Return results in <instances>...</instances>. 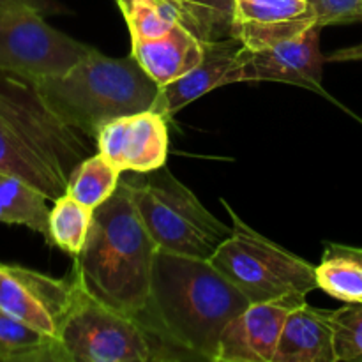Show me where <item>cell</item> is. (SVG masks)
Instances as JSON below:
<instances>
[{"instance_id": "18", "label": "cell", "mask_w": 362, "mask_h": 362, "mask_svg": "<svg viewBox=\"0 0 362 362\" xmlns=\"http://www.w3.org/2000/svg\"><path fill=\"white\" fill-rule=\"evenodd\" d=\"M317 286L341 303H362V262L341 244H325L324 257L315 267Z\"/></svg>"}, {"instance_id": "6", "label": "cell", "mask_w": 362, "mask_h": 362, "mask_svg": "<svg viewBox=\"0 0 362 362\" xmlns=\"http://www.w3.org/2000/svg\"><path fill=\"white\" fill-rule=\"evenodd\" d=\"M221 202L233 221L232 233L211 257L212 265L250 303H306V297L318 288L313 265L258 233Z\"/></svg>"}, {"instance_id": "20", "label": "cell", "mask_w": 362, "mask_h": 362, "mask_svg": "<svg viewBox=\"0 0 362 362\" xmlns=\"http://www.w3.org/2000/svg\"><path fill=\"white\" fill-rule=\"evenodd\" d=\"M94 218V209L87 207L71 194H62L49 207V246L76 258L85 247Z\"/></svg>"}, {"instance_id": "21", "label": "cell", "mask_w": 362, "mask_h": 362, "mask_svg": "<svg viewBox=\"0 0 362 362\" xmlns=\"http://www.w3.org/2000/svg\"><path fill=\"white\" fill-rule=\"evenodd\" d=\"M120 172L99 152L90 154L78 165L67 186V194L90 209H98L117 191Z\"/></svg>"}, {"instance_id": "13", "label": "cell", "mask_w": 362, "mask_h": 362, "mask_svg": "<svg viewBox=\"0 0 362 362\" xmlns=\"http://www.w3.org/2000/svg\"><path fill=\"white\" fill-rule=\"evenodd\" d=\"M315 25L310 0H233L232 35L247 49L297 37Z\"/></svg>"}, {"instance_id": "15", "label": "cell", "mask_w": 362, "mask_h": 362, "mask_svg": "<svg viewBox=\"0 0 362 362\" xmlns=\"http://www.w3.org/2000/svg\"><path fill=\"white\" fill-rule=\"evenodd\" d=\"M243 48L244 45L237 37L207 41L200 64L177 80L161 85L152 108L170 119L207 92L237 83V67Z\"/></svg>"}, {"instance_id": "3", "label": "cell", "mask_w": 362, "mask_h": 362, "mask_svg": "<svg viewBox=\"0 0 362 362\" xmlns=\"http://www.w3.org/2000/svg\"><path fill=\"white\" fill-rule=\"evenodd\" d=\"M92 138L64 124L35 95L30 83L11 76L0 87V172L18 177L49 202L67 186Z\"/></svg>"}, {"instance_id": "4", "label": "cell", "mask_w": 362, "mask_h": 362, "mask_svg": "<svg viewBox=\"0 0 362 362\" xmlns=\"http://www.w3.org/2000/svg\"><path fill=\"white\" fill-rule=\"evenodd\" d=\"M30 85L53 115L92 140L110 120L152 108L159 92L133 55L115 59L95 48L67 73Z\"/></svg>"}, {"instance_id": "23", "label": "cell", "mask_w": 362, "mask_h": 362, "mask_svg": "<svg viewBox=\"0 0 362 362\" xmlns=\"http://www.w3.org/2000/svg\"><path fill=\"white\" fill-rule=\"evenodd\" d=\"M334 354L338 361H362V303L332 311Z\"/></svg>"}, {"instance_id": "19", "label": "cell", "mask_w": 362, "mask_h": 362, "mask_svg": "<svg viewBox=\"0 0 362 362\" xmlns=\"http://www.w3.org/2000/svg\"><path fill=\"white\" fill-rule=\"evenodd\" d=\"M0 362H59L57 339L0 310Z\"/></svg>"}, {"instance_id": "26", "label": "cell", "mask_w": 362, "mask_h": 362, "mask_svg": "<svg viewBox=\"0 0 362 362\" xmlns=\"http://www.w3.org/2000/svg\"><path fill=\"white\" fill-rule=\"evenodd\" d=\"M357 60H362V41L346 48L334 49L325 57V62H357Z\"/></svg>"}, {"instance_id": "14", "label": "cell", "mask_w": 362, "mask_h": 362, "mask_svg": "<svg viewBox=\"0 0 362 362\" xmlns=\"http://www.w3.org/2000/svg\"><path fill=\"white\" fill-rule=\"evenodd\" d=\"M293 308L251 303L223 329L214 362H274L283 325Z\"/></svg>"}, {"instance_id": "25", "label": "cell", "mask_w": 362, "mask_h": 362, "mask_svg": "<svg viewBox=\"0 0 362 362\" xmlns=\"http://www.w3.org/2000/svg\"><path fill=\"white\" fill-rule=\"evenodd\" d=\"M2 9H32L45 14V16L60 14L67 11L57 0H0V11Z\"/></svg>"}, {"instance_id": "24", "label": "cell", "mask_w": 362, "mask_h": 362, "mask_svg": "<svg viewBox=\"0 0 362 362\" xmlns=\"http://www.w3.org/2000/svg\"><path fill=\"white\" fill-rule=\"evenodd\" d=\"M318 27L362 21V0H310Z\"/></svg>"}, {"instance_id": "8", "label": "cell", "mask_w": 362, "mask_h": 362, "mask_svg": "<svg viewBox=\"0 0 362 362\" xmlns=\"http://www.w3.org/2000/svg\"><path fill=\"white\" fill-rule=\"evenodd\" d=\"M129 28L131 55L161 87L204 59V45L168 0H115Z\"/></svg>"}, {"instance_id": "17", "label": "cell", "mask_w": 362, "mask_h": 362, "mask_svg": "<svg viewBox=\"0 0 362 362\" xmlns=\"http://www.w3.org/2000/svg\"><path fill=\"white\" fill-rule=\"evenodd\" d=\"M48 198L18 177L0 172V223L20 225L49 240Z\"/></svg>"}, {"instance_id": "16", "label": "cell", "mask_w": 362, "mask_h": 362, "mask_svg": "<svg viewBox=\"0 0 362 362\" xmlns=\"http://www.w3.org/2000/svg\"><path fill=\"white\" fill-rule=\"evenodd\" d=\"M274 362H336L332 311L308 303L286 317Z\"/></svg>"}, {"instance_id": "27", "label": "cell", "mask_w": 362, "mask_h": 362, "mask_svg": "<svg viewBox=\"0 0 362 362\" xmlns=\"http://www.w3.org/2000/svg\"><path fill=\"white\" fill-rule=\"evenodd\" d=\"M343 250L346 251V253H350L352 257H356L357 260L362 262V247H356V246H345V244H341Z\"/></svg>"}, {"instance_id": "12", "label": "cell", "mask_w": 362, "mask_h": 362, "mask_svg": "<svg viewBox=\"0 0 362 362\" xmlns=\"http://www.w3.org/2000/svg\"><path fill=\"white\" fill-rule=\"evenodd\" d=\"M95 148L122 173L154 172L168 159V119L148 108L110 120L95 134Z\"/></svg>"}, {"instance_id": "9", "label": "cell", "mask_w": 362, "mask_h": 362, "mask_svg": "<svg viewBox=\"0 0 362 362\" xmlns=\"http://www.w3.org/2000/svg\"><path fill=\"white\" fill-rule=\"evenodd\" d=\"M92 49L32 9L0 11V73L35 83L67 73Z\"/></svg>"}, {"instance_id": "5", "label": "cell", "mask_w": 362, "mask_h": 362, "mask_svg": "<svg viewBox=\"0 0 362 362\" xmlns=\"http://www.w3.org/2000/svg\"><path fill=\"white\" fill-rule=\"evenodd\" d=\"M76 278L74 300L57 336L59 362H152L180 357L148 331L138 318L92 296L83 279Z\"/></svg>"}, {"instance_id": "7", "label": "cell", "mask_w": 362, "mask_h": 362, "mask_svg": "<svg viewBox=\"0 0 362 362\" xmlns=\"http://www.w3.org/2000/svg\"><path fill=\"white\" fill-rule=\"evenodd\" d=\"M126 179L134 207L158 250L211 260L232 233L197 194L173 177L166 166Z\"/></svg>"}, {"instance_id": "22", "label": "cell", "mask_w": 362, "mask_h": 362, "mask_svg": "<svg viewBox=\"0 0 362 362\" xmlns=\"http://www.w3.org/2000/svg\"><path fill=\"white\" fill-rule=\"evenodd\" d=\"M189 30L207 41L233 37V0H168Z\"/></svg>"}, {"instance_id": "1", "label": "cell", "mask_w": 362, "mask_h": 362, "mask_svg": "<svg viewBox=\"0 0 362 362\" xmlns=\"http://www.w3.org/2000/svg\"><path fill=\"white\" fill-rule=\"evenodd\" d=\"M250 304L211 260L158 250L144 324L180 359L214 362L223 329Z\"/></svg>"}, {"instance_id": "11", "label": "cell", "mask_w": 362, "mask_h": 362, "mask_svg": "<svg viewBox=\"0 0 362 362\" xmlns=\"http://www.w3.org/2000/svg\"><path fill=\"white\" fill-rule=\"evenodd\" d=\"M322 27L315 25L304 34L262 49H240L237 83L278 81L324 94L325 57L320 49Z\"/></svg>"}, {"instance_id": "10", "label": "cell", "mask_w": 362, "mask_h": 362, "mask_svg": "<svg viewBox=\"0 0 362 362\" xmlns=\"http://www.w3.org/2000/svg\"><path fill=\"white\" fill-rule=\"evenodd\" d=\"M74 272L57 279L21 265L0 264V310L57 339L74 300Z\"/></svg>"}, {"instance_id": "2", "label": "cell", "mask_w": 362, "mask_h": 362, "mask_svg": "<svg viewBox=\"0 0 362 362\" xmlns=\"http://www.w3.org/2000/svg\"><path fill=\"white\" fill-rule=\"evenodd\" d=\"M156 253L158 246L134 207L129 184L120 180L115 193L94 211L74 269L92 296L144 324Z\"/></svg>"}]
</instances>
